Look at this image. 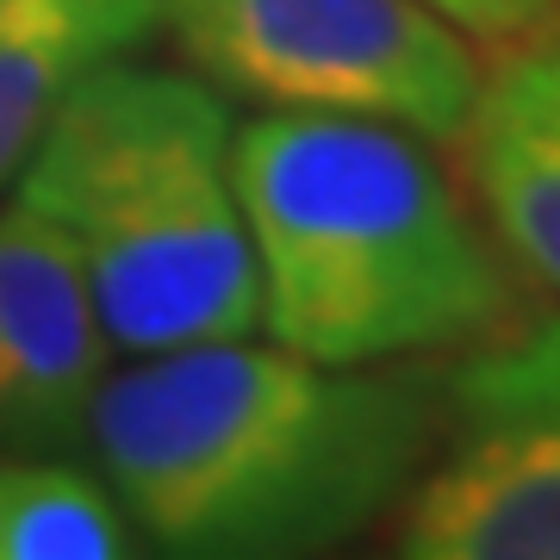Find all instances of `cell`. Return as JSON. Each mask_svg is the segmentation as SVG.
Instances as JSON below:
<instances>
[{"label":"cell","instance_id":"obj_1","mask_svg":"<svg viewBox=\"0 0 560 560\" xmlns=\"http://www.w3.org/2000/svg\"><path fill=\"white\" fill-rule=\"evenodd\" d=\"M442 436V361L330 368L187 342L106 374L81 448L150 555L300 560L393 523Z\"/></svg>","mask_w":560,"mask_h":560},{"label":"cell","instance_id":"obj_2","mask_svg":"<svg viewBox=\"0 0 560 560\" xmlns=\"http://www.w3.org/2000/svg\"><path fill=\"white\" fill-rule=\"evenodd\" d=\"M261 324L330 368L442 361L529 312L523 275L436 143L355 113L231 125Z\"/></svg>","mask_w":560,"mask_h":560},{"label":"cell","instance_id":"obj_3","mask_svg":"<svg viewBox=\"0 0 560 560\" xmlns=\"http://www.w3.org/2000/svg\"><path fill=\"white\" fill-rule=\"evenodd\" d=\"M231 125V101L206 75L138 50L81 75L13 175V200L75 243L119 355L249 337L261 324Z\"/></svg>","mask_w":560,"mask_h":560},{"label":"cell","instance_id":"obj_4","mask_svg":"<svg viewBox=\"0 0 560 560\" xmlns=\"http://www.w3.org/2000/svg\"><path fill=\"white\" fill-rule=\"evenodd\" d=\"M162 32L224 101L355 113L455 143L480 94V44L423 0H168Z\"/></svg>","mask_w":560,"mask_h":560},{"label":"cell","instance_id":"obj_5","mask_svg":"<svg viewBox=\"0 0 560 560\" xmlns=\"http://www.w3.org/2000/svg\"><path fill=\"white\" fill-rule=\"evenodd\" d=\"M405 560H560V312L442 355V436L393 511Z\"/></svg>","mask_w":560,"mask_h":560},{"label":"cell","instance_id":"obj_6","mask_svg":"<svg viewBox=\"0 0 560 560\" xmlns=\"http://www.w3.org/2000/svg\"><path fill=\"white\" fill-rule=\"evenodd\" d=\"M101 330L75 243L25 200L0 206V448L69 455L106 381Z\"/></svg>","mask_w":560,"mask_h":560},{"label":"cell","instance_id":"obj_7","mask_svg":"<svg viewBox=\"0 0 560 560\" xmlns=\"http://www.w3.org/2000/svg\"><path fill=\"white\" fill-rule=\"evenodd\" d=\"M455 143L511 268L560 293V25L492 44Z\"/></svg>","mask_w":560,"mask_h":560},{"label":"cell","instance_id":"obj_8","mask_svg":"<svg viewBox=\"0 0 560 560\" xmlns=\"http://www.w3.org/2000/svg\"><path fill=\"white\" fill-rule=\"evenodd\" d=\"M162 20L168 0H0V187H13L69 88L138 57Z\"/></svg>","mask_w":560,"mask_h":560},{"label":"cell","instance_id":"obj_9","mask_svg":"<svg viewBox=\"0 0 560 560\" xmlns=\"http://www.w3.org/2000/svg\"><path fill=\"white\" fill-rule=\"evenodd\" d=\"M143 555L113 486L69 455L0 448V560H125Z\"/></svg>","mask_w":560,"mask_h":560},{"label":"cell","instance_id":"obj_10","mask_svg":"<svg viewBox=\"0 0 560 560\" xmlns=\"http://www.w3.org/2000/svg\"><path fill=\"white\" fill-rule=\"evenodd\" d=\"M423 7H436L455 32H467V38L486 44V50L560 25V0H423Z\"/></svg>","mask_w":560,"mask_h":560}]
</instances>
